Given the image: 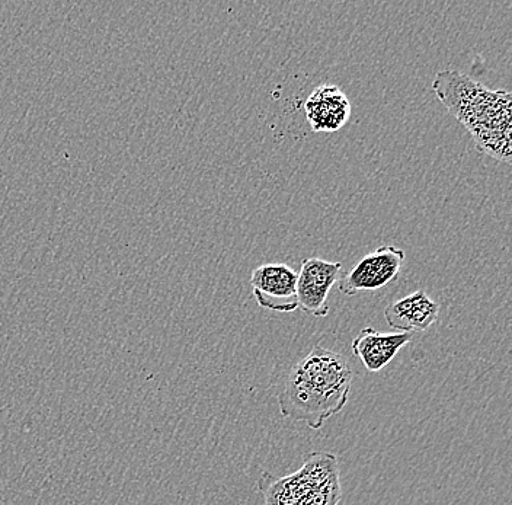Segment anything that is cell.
Masks as SVG:
<instances>
[{"mask_svg":"<svg viewBox=\"0 0 512 505\" xmlns=\"http://www.w3.org/2000/svg\"><path fill=\"white\" fill-rule=\"evenodd\" d=\"M352 370L335 351L316 345L296 364L278 393L281 417L319 431L350 399Z\"/></svg>","mask_w":512,"mask_h":505,"instance_id":"cell-1","label":"cell"},{"mask_svg":"<svg viewBox=\"0 0 512 505\" xmlns=\"http://www.w3.org/2000/svg\"><path fill=\"white\" fill-rule=\"evenodd\" d=\"M441 104L460 121L480 152L511 162V94L491 91L457 70H441L432 83Z\"/></svg>","mask_w":512,"mask_h":505,"instance_id":"cell-2","label":"cell"},{"mask_svg":"<svg viewBox=\"0 0 512 505\" xmlns=\"http://www.w3.org/2000/svg\"><path fill=\"white\" fill-rule=\"evenodd\" d=\"M256 487L265 505H338L342 498L338 459L332 453H310L291 475L262 472Z\"/></svg>","mask_w":512,"mask_h":505,"instance_id":"cell-3","label":"cell"},{"mask_svg":"<svg viewBox=\"0 0 512 505\" xmlns=\"http://www.w3.org/2000/svg\"><path fill=\"white\" fill-rule=\"evenodd\" d=\"M405 251L393 245H382L366 255L339 281V290L347 296L377 292L398 280Z\"/></svg>","mask_w":512,"mask_h":505,"instance_id":"cell-4","label":"cell"},{"mask_svg":"<svg viewBox=\"0 0 512 505\" xmlns=\"http://www.w3.org/2000/svg\"><path fill=\"white\" fill-rule=\"evenodd\" d=\"M252 292L262 309L291 313L299 309L297 273L287 264H265L251 276Z\"/></svg>","mask_w":512,"mask_h":505,"instance_id":"cell-5","label":"cell"},{"mask_svg":"<svg viewBox=\"0 0 512 505\" xmlns=\"http://www.w3.org/2000/svg\"><path fill=\"white\" fill-rule=\"evenodd\" d=\"M341 262H329L322 258H307L297 273V302L299 309L315 318H325L329 313L328 297L339 280Z\"/></svg>","mask_w":512,"mask_h":505,"instance_id":"cell-6","label":"cell"},{"mask_svg":"<svg viewBox=\"0 0 512 505\" xmlns=\"http://www.w3.org/2000/svg\"><path fill=\"white\" fill-rule=\"evenodd\" d=\"M304 113L316 133H334L341 130L351 117L347 95L335 85H322L307 98Z\"/></svg>","mask_w":512,"mask_h":505,"instance_id":"cell-7","label":"cell"},{"mask_svg":"<svg viewBox=\"0 0 512 505\" xmlns=\"http://www.w3.org/2000/svg\"><path fill=\"white\" fill-rule=\"evenodd\" d=\"M414 337L412 332H379L374 328H364L352 341V353L368 372L379 373Z\"/></svg>","mask_w":512,"mask_h":505,"instance_id":"cell-8","label":"cell"},{"mask_svg":"<svg viewBox=\"0 0 512 505\" xmlns=\"http://www.w3.org/2000/svg\"><path fill=\"white\" fill-rule=\"evenodd\" d=\"M440 305L428 297L424 290L390 303L384 309V319L396 332H422L437 321Z\"/></svg>","mask_w":512,"mask_h":505,"instance_id":"cell-9","label":"cell"}]
</instances>
